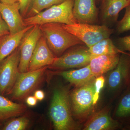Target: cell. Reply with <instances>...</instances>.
I'll return each instance as SVG.
<instances>
[{"label":"cell","mask_w":130,"mask_h":130,"mask_svg":"<svg viewBox=\"0 0 130 130\" xmlns=\"http://www.w3.org/2000/svg\"><path fill=\"white\" fill-rule=\"evenodd\" d=\"M70 95L66 86L60 85L54 89L49 115L55 130H76L80 128L73 117Z\"/></svg>","instance_id":"obj_1"},{"label":"cell","mask_w":130,"mask_h":130,"mask_svg":"<svg viewBox=\"0 0 130 130\" xmlns=\"http://www.w3.org/2000/svg\"><path fill=\"white\" fill-rule=\"evenodd\" d=\"M49 47L56 57L62 55L74 46L84 43L58 23H49L39 25Z\"/></svg>","instance_id":"obj_2"},{"label":"cell","mask_w":130,"mask_h":130,"mask_svg":"<svg viewBox=\"0 0 130 130\" xmlns=\"http://www.w3.org/2000/svg\"><path fill=\"white\" fill-rule=\"evenodd\" d=\"M74 0H66L34 16L24 19L26 25H41L49 23L71 25L77 23L73 15Z\"/></svg>","instance_id":"obj_3"},{"label":"cell","mask_w":130,"mask_h":130,"mask_svg":"<svg viewBox=\"0 0 130 130\" xmlns=\"http://www.w3.org/2000/svg\"><path fill=\"white\" fill-rule=\"evenodd\" d=\"M95 79L80 87H76L70 93V101L73 117L80 122L87 120L93 113L95 92Z\"/></svg>","instance_id":"obj_4"},{"label":"cell","mask_w":130,"mask_h":130,"mask_svg":"<svg viewBox=\"0 0 130 130\" xmlns=\"http://www.w3.org/2000/svg\"><path fill=\"white\" fill-rule=\"evenodd\" d=\"M107 89L113 98L120 95L130 83V53L121 54L116 67L108 73Z\"/></svg>","instance_id":"obj_5"},{"label":"cell","mask_w":130,"mask_h":130,"mask_svg":"<svg viewBox=\"0 0 130 130\" xmlns=\"http://www.w3.org/2000/svg\"><path fill=\"white\" fill-rule=\"evenodd\" d=\"M68 32L76 36L88 48L105 38H109L113 32L105 25L76 23L71 25L62 24Z\"/></svg>","instance_id":"obj_6"},{"label":"cell","mask_w":130,"mask_h":130,"mask_svg":"<svg viewBox=\"0 0 130 130\" xmlns=\"http://www.w3.org/2000/svg\"><path fill=\"white\" fill-rule=\"evenodd\" d=\"M48 67L34 71L20 73L10 94L13 100L22 101L40 86L44 78Z\"/></svg>","instance_id":"obj_7"},{"label":"cell","mask_w":130,"mask_h":130,"mask_svg":"<svg viewBox=\"0 0 130 130\" xmlns=\"http://www.w3.org/2000/svg\"><path fill=\"white\" fill-rule=\"evenodd\" d=\"M20 60V50L19 47L0 62V94L1 95L11 94L19 74Z\"/></svg>","instance_id":"obj_8"},{"label":"cell","mask_w":130,"mask_h":130,"mask_svg":"<svg viewBox=\"0 0 130 130\" xmlns=\"http://www.w3.org/2000/svg\"><path fill=\"white\" fill-rule=\"evenodd\" d=\"M89 48L76 45L59 57H56L54 63L48 67L54 70H65L81 68L89 64L93 56L89 52Z\"/></svg>","instance_id":"obj_9"},{"label":"cell","mask_w":130,"mask_h":130,"mask_svg":"<svg viewBox=\"0 0 130 130\" xmlns=\"http://www.w3.org/2000/svg\"><path fill=\"white\" fill-rule=\"evenodd\" d=\"M42 35L40 26L36 25L24 35L19 46L20 50V60L19 66L20 73L29 71L31 58L38 42Z\"/></svg>","instance_id":"obj_10"},{"label":"cell","mask_w":130,"mask_h":130,"mask_svg":"<svg viewBox=\"0 0 130 130\" xmlns=\"http://www.w3.org/2000/svg\"><path fill=\"white\" fill-rule=\"evenodd\" d=\"M110 107L106 106L98 111L93 112L84 124V130H114L121 127V125L113 118Z\"/></svg>","instance_id":"obj_11"},{"label":"cell","mask_w":130,"mask_h":130,"mask_svg":"<svg viewBox=\"0 0 130 130\" xmlns=\"http://www.w3.org/2000/svg\"><path fill=\"white\" fill-rule=\"evenodd\" d=\"M0 13L8 26L11 35L20 32L27 26L20 13L19 2L6 4L0 2Z\"/></svg>","instance_id":"obj_12"},{"label":"cell","mask_w":130,"mask_h":130,"mask_svg":"<svg viewBox=\"0 0 130 130\" xmlns=\"http://www.w3.org/2000/svg\"><path fill=\"white\" fill-rule=\"evenodd\" d=\"M56 56L49 47L46 41L42 35L38 42L29 66V71H34L51 66Z\"/></svg>","instance_id":"obj_13"},{"label":"cell","mask_w":130,"mask_h":130,"mask_svg":"<svg viewBox=\"0 0 130 130\" xmlns=\"http://www.w3.org/2000/svg\"><path fill=\"white\" fill-rule=\"evenodd\" d=\"M73 11L77 23L93 24L97 21L98 9L94 0H74Z\"/></svg>","instance_id":"obj_14"},{"label":"cell","mask_w":130,"mask_h":130,"mask_svg":"<svg viewBox=\"0 0 130 130\" xmlns=\"http://www.w3.org/2000/svg\"><path fill=\"white\" fill-rule=\"evenodd\" d=\"M120 54L104 55L93 57L89 66L94 76L97 77L113 70L118 63Z\"/></svg>","instance_id":"obj_15"},{"label":"cell","mask_w":130,"mask_h":130,"mask_svg":"<svg viewBox=\"0 0 130 130\" xmlns=\"http://www.w3.org/2000/svg\"><path fill=\"white\" fill-rule=\"evenodd\" d=\"M53 74L63 77L75 88L83 86L96 78L91 72L89 64L77 70L56 72Z\"/></svg>","instance_id":"obj_16"},{"label":"cell","mask_w":130,"mask_h":130,"mask_svg":"<svg viewBox=\"0 0 130 130\" xmlns=\"http://www.w3.org/2000/svg\"><path fill=\"white\" fill-rule=\"evenodd\" d=\"M119 96L112 116L120 124L130 125V83Z\"/></svg>","instance_id":"obj_17"},{"label":"cell","mask_w":130,"mask_h":130,"mask_svg":"<svg viewBox=\"0 0 130 130\" xmlns=\"http://www.w3.org/2000/svg\"><path fill=\"white\" fill-rule=\"evenodd\" d=\"M34 25L28 26L23 30L14 35L9 34L0 38V62L19 46L24 35Z\"/></svg>","instance_id":"obj_18"},{"label":"cell","mask_w":130,"mask_h":130,"mask_svg":"<svg viewBox=\"0 0 130 130\" xmlns=\"http://www.w3.org/2000/svg\"><path fill=\"white\" fill-rule=\"evenodd\" d=\"M130 4L129 0H103L101 13L103 21H117L120 12Z\"/></svg>","instance_id":"obj_19"},{"label":"cell","mask_w":130,"mask_h":130,"mask_svg":"<svg viewBox=\"0 0 130 130\" xmlns=\"http://www.w3.org/2000/svg\"><path fill=\"white\" fill-rule=\"evenodd\" d=\"M26 108L23 104L13 102L0 94V121L20 116Z\"/></svg>","instance_id":"obj_20"},{"label":"cell","mask_w":130,"mask_h":130,"mask_svg":"<svg viewBox=\"0 0 130 130\" xmlns=\"http://www.w3.org/2000/svg\"><path fill=\"white\" fill-rule=\"evenodd\" d=\"M88 50L93 56L104 55L118 54L126 53L116 47L109 38L98 42L89 48Z\"/></svg>","instance_id":"obj_21"},{"label":"cell","mask_w":130,"mask_h":130,"mask_svg":"<svg viewBox=\"0 0 130 130\" xmlns=\"http://www.w3.org/2000/svg\"><path fill=\"white\" fill-rule=\"evenodd\" d=\"M66 1V0H33L25 18L34 16L42 11L43 9L54 5L61 4Z\"/></svg>","instance_id":"obj_22"},{"label":"cell","mask_w":130,"mask_h":130,"mask_svg":"<svg viewBox=\"0 0 130 130\" xmlns=\"http://www.w3.org/2000/svg\"><path fill=\"white\" fill-rule=\"evenodd\" d=\"M30 120L28 117L23 116L8 121L2 129L3 130H25L29 125Z\"/></svg>","instance_id":"obj_23"},{"label":"cell","mask_w":130,"mask_h":130,"mask_svg":"<svg viewBox=\"0 0 130 130\" xmlns=\"http://www.w3.org/2000/svg\"><path fill=\"white\" fill-rule=\"evenodd\" d=\"M124 15L117 24V32L119 34L130 30V4L125 7Z\"/></svg>","instance_id":"obj_24"},{"label":"cell","mask_w":130,"mask_h":130,"mask_svg":"<svg viewBox=\"0 0 130 130\" xmlns=\"http://www.w3.org/2000/svg\"><path fill=\"white\" fill-rule=\"evenodd\" d=\"M106 83V78L103 75L95 78V92L94 95V103L96 105L99 100L100 92L104 87Z\"/></svg>","instance_id":"obj_25"},{"label":"cell","mask_w":130,"mask_h":130,"mask_svg":"<svg viewBox=\"0 0 130 130\" xmlns=\"http://www.w3.org/2000/svg\"><path fill=\"white\" fill-rule=\"evenodd\" d=\"M32 1L33 0H19L20 12L23 18L26 17Z\"/></svg>","instance_id":"obj_26"},{"label":"cell","mask_w":130,"mask_h":130,"mask_svg":"<svg viewBox=\"0 0 130 130\" xmlns=\"http://www.w3.org/2000/svg\"><path fill=\"white\" fill-rule=\"evenodd\" d=\"M120 49L124 51H127L130 53V35L120 38L118 40Z\"/></svg>","instance_id":"obj_27"},{"label":"cell","mask_w":130,"mask_h":130,"mask_svg":"<svg viewBox=\"0 0 130 130\" xmlns=\"http://www.w3.org/2000/svg\"><path fill=\"white\" fill-rule=\"evenodd\" d=\"M10 34L9 28L0 13V38Z\"/></svg>","instance_id":"obj_28"},{"label":"cell","mask_w":130,"mask_h":130,"mask_svg":"<svg viewBox=\"0 0 130 130\" xmlns=\"http://www.w3.org/2000/svg\"><path fill=\"white\" fill-rule=\"evenodd\" d=\"M26 99V103L30 106H34L37 103L38 100L34 96H29Z\"/></svg>","instance_id":"obj_29"},{"label":"cell","mask_w":130,"mask_h":130,"mask_svg":"<svg viewBox=\"0 0 130 130\" xmlns=\"http://www.w3.org/2000/svg\"><path fill=\"white\" fill-rule=\"evenodd\" d=\"M34 96L36 98L38 101H41L45 97V94L43 91L38 90L35 91Z\"/></svg>","instance_id":"obj_30"},{"label":"cell","mask_w":130,"mask_h":130,"mask_svg":"<svg viewBox=\"0 0 130 130\" xmlns=\"http://www.w3.org/2000/svg\"><path fill=\"white\" fill-rule=\"evenodd\" d=\"M0 2L6 4H12L19 2V0H0Z\"/></svg>","instance_id":"obj_31"},{"label":"cell","mask_w":130,"mask_h":130,"mask_svg":"<svg viewBox=\"0 0 130 130\" xmlns=\"http://www.w3.org/2000/svg\"><path fill=\"white\" fill-rule=\"evenodd\" d=\"M129 1H130V0H129Z\"/></svg>","instance_id":"obj_32"}]
</instances>
